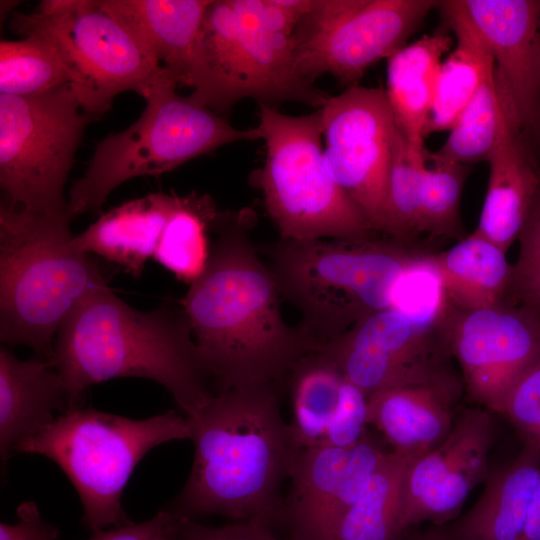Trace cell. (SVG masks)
Here are the masks:
<instances>
[{
	"instance_id": "30bf717a",
	"label": "cell",
	"mask_w": 540,
	"mask_h": 540,
	"mask_svg": "<svg viewBox=\"0 0 540 540\" xmlns=\"http://www.w3.org/2000/svg\"><path fill=\"white\" fill-rule=\"evenodd\" d=\"M10 28L54 47L81 109L92 118L107 112L122 92L143 97L162 70L99 0H44L31 13H13Z\"/></svg>"
},
{
	"instance_id": "277c9868",
	"label": "cell",
	"mask_w": 540,
	"mask_h": 540,
	"mask_svg": "<svg viewBox=\"0 0 540 540\" xmlns=\"http://www.w3.org/2000/svg\"><path fill=\"white\" fill-rule=\"evenodd\" d=\"M69 220L0 204V340L49 360L72 313L106 286L101 268L78 250Z\"/></svg>"
},
{
	"instance_id": "7bdbcfd3",
	"label": "cell",
	"mask_w": 540,
	"mask_h": 540,
	"mask_svg": "<svg viewBox=\"0 0 540 540\" xmlns=\"http://www.w3.org/2000/svg\"><path fill=\"white\" fill-rule=\"evenodd\" d=\"M526 445H530L540 451V420L538 421L531 436L525 440Z\"/></svg>"
},
{
	"instance_id": "7a4b0ae2",
	"label": "cell",
	"mask_w": 540,
	"mask_h": 540,
	"mask_svg": "<svg viewBox=\"0 0 540 540\" xmlns=\"http://www.w3.org/2000/svg\"><path fill=\"white\" fill-rule=\"evenodd\" d=\"M258 381L215 393L194 418V460L171 512L221 515L269 524L279 518L280 488L300 449L280 405V389Z\"/></svg>"
},
{
	"instance_id": "ee69618b",
	"label": "cell",
	"mask_w": 540,
	"mask_h": 540,
	"mask_svg": "<svg viewBox=\"0 0 540 540\" xmlns=\"http://www.w3.org/2000/svg\"><path fill=\"white\" fill-rule=\"evenodd\" d=\"M173 540H176V536H175V538Z\"/></svg>"
},
{
	"instance_id": "8992f818",
	"label": "cell",
	"mask_w": 540,
	"mask_h": 540,
	"mask_svg": "<svg viewBox=\"0 0 540 540\" xmlns=\"http://www.w3.org/2000/svg\"><path fill=\"white\" fill-rule=\"evenodd\" d=\"M164 69L143 96L145 109L127 129L111 133L95 147L67 200L71 219L100 210L110 193L139 176H158L224 145L258 140L255 128L238 129L189 96Z\"/></svg>"
},
{
	"instance_id": "d6a6232c",
	"label": "cell",
	"mask_w": 540,
	"mask_h": 540,
	"mask_svg": "<svg viewBox=\"0 0 540 540\" xmlns=\"http://www.w3.org/2000/svg\"><path fill=\"white\" fill-rule=\"evenodd\" d=\"M429 151L424 140L408 137L398 126L394 137L388 175L390 237L401 244L417 236L421 183Z\"/></svg>"
},
{
	"instance_id": "e575fe53",
	"label": "cell",
	"mask_w": 540,
	"mask_h": 540,
	"mask_svg": "<svg viewBox=\"0 0 540 540\" xmlns=\"http://www.w3.org/2000/svg\"><path fill=\"white\" fill-rule=\"evenodd\" d=\"M448 303L441 277L429 256L415 255L394 288L390 309L421 331L448 334V328L439 327L447 321Z\"/></svg>"
},
{
	"instance_id": "ab89813d",
	"label": "cell",
	"mask_w": 540,
	"mask_h": 540,
	"mask_svg": "<svg viewBox=\"0 0 540 540\" xmlns=\"http://www.w3.org/2000/svg\"><path fill=\"white\" fill-rule=\"evenodd\" d=\"M18 523H0V540H57L60 530L43 521L34 501L20 504L16 510Z\"/></svg>"
},
{
	"instance_id": "d590c367",
	"label": "cell",
	"mask_w": 540,
	"mask_h": 540,
	"mask_svg": "<svg viewBox=\"0 0 540 540\" xmlns=\"http://www.w3.org/2000/svg\"><path fill=\"white\" fill-rule=\"evenodd\" d=\"M519 254L511 265L506 300L540 324V190L518 237Z\"/></svg>"
},
{
	"instance_id": "f35d334b",
	"label": "cell",
	"mask_w": 540,
	"mask_h": 540,
	"mask_svg": "<svg viewBox=\"0 0 540 540\" xmlns=\"http://www.w3.org/2000/svg\"><path fill=\"white\" fill-rule=\"evenodd\" d=\"M179 523L180 517L165 509L141 523L131 521L108 531L93 532L88 540H173Z\"/></svg>"
},
{
	"instance_id": "9c48e42d",
	"label": "cell",
	"mask_w": 540,
	"mask_h": 540,
	"mask_svg": "<svg viewBox=\"0 0 540 540\" xmlns=\"http://www.w3.org/2000/svg\"><path fill=\"white\" fill-rule=\"evenodd\" d=\"M200 43L208 79L203 104L221 116L245 98L274 108L298 102L317 109L330 98L299 77L293 35L264 19L260 0H211Z\"/></svg>"
},
{
	"instance_id": "8fae6325",
	"label": "cell",
	"mask_w": 540,
	"mask_h": 540,
	"mask_svg": "<svg viewBox=\"0 0 540 540\" xmlns=\"http://www.w3.org/2000/svg\"><path fill=\"white\" fill-rule=\"evenodd\" d=\"M71 85L35 96L0 94L2 200L55 220H69L64 187L86 126Z\"/></svg>"
},
{
	"instance_id": "b9f144b4",
	"label": "cell",
	"mask_w": 540,
	"mask_h": 540,
	"mask_svg": "<svg viewBox=\"0 0 540 540\" xmlns=\"http://www.w3.org/2000/svg\"><path fill=\"white\" fill-rule=\"evenodd\" d=\"M405 540H449L443 531L441 530L440 526L434 525L432 528H428L424 531L418 530L415 531L412 529Z\"/></svg>"
},
{
	"instance_id": "9a60e30c",
	"label": "cell",
	"mask_w": 540,
	"mask_h": 540,
	"mask_svg": "<svg viewBox=\"0 0 540 540\" xmlns=\"http://www.w3.org/2000/svg\"><path fill=\"white\" fill-rule=\"evenodd\" d=\"M469 396L503 414L507 396L524 371L540 357V324L509 302L463 311L448 330Z\"/></svg>"
},
{
	"instance_id": "f1b7e54d",
	"label": "cell",
	"mask_w": 540,
	"mask_h": 540,
	"mask_svg": "<svg viewBox=\"0 0 540 540\" xmlns=\"http://www.w3.org/2000/svg\"><path fill=\"white\" fill-rule=\"evenodd\" d=\"M418 456L387 452L365 489L343 517L335 540H405L403 486L410 463Z\"/></svg>"
},
{
	"instance_id": "3957f363",
	"label": "cell",
	"mask_w": 540,
	"mask_h": 540,
	"mask_svg": "<svg viewBox=\"0 0 540 540\" xmlns=\"http://www.w3.org/2000/svg\"><path fill=\"white\" fill-rule=\"evenodd\" d=\"M76 407L92 385L121 377L161 384L188 418L212 400L214 388L180 305L140 311L106 285L59 329L49 359Z\"/></svg>"
},
{
	"instance_id": "4316f807",
	"label": "cell",
	"mask_w": 540,
	"mask_h": 540,
	"mask_svg": "<svg viewBox=\"0 0 540 540\" xmlns=\"http://www.w3.org/2000/svg\"><path fill=\"white\" fill-rule=\"evenodd\" d=\"M453 43L450 34L437 30L388 58L386 95L397 126L412 139L428 135L439 69Z\"/></svg>"
},
{
	"instance_id": "4fadbf2b",
	"label": "cell",
	"mask_w": 540,
	"mask_h": 540,
	"mask_svg": "<svg viewBox=\"0 0 540 540\" xmlns=\"http://www.w3.org/2000/svg\"><path fill=\"white\" fill-rule=\"evenodd\" d=\"M319 110L330 174L374 230L390 237L387 191L397 124L386 91L349 87Z\"/></svg>"
},
{
	"instance_id": "44dd1931",
	"label": "cell",
	"mask_w": 540,
	"mask_h": 540,
	"mask_svg": "<svg viewBox=\"0 0 540 540\" xmlns=\"http://www.w3.org/2000/svg\"><path fill=\"white\" fill-rule=\"evenodd\" d=\"M76 408L49 360H20L0 348V455L8 463L15 448L47 427L60 414Z\"/></svg>"
},
{
	"instance_id": "60d3db41",
	"label": "cell",
	"mask_w": 540,
	"mask_h": 540,
	"mask_svg": "<svg viewBox=\"0 0 540 540\" xmlns=\"http://www.w3.org/2000/svg\"><path fill=\"white\" fill-rule=\"evenodd\" d=\"M523 540H540V480L529 508Z\"/></svg>"
},
{
	"instance_id": "f546056e",
	"label": "cell",
	"mask_w": 540,
	"mask_h": 540,
	"mask_svg": "<svg viewBox=\"0 0 540 540\" xmlns=\"http://www.w3.org/2000/svg\"><path fill=\"white\" fill-rule=\"evenodd\" d=\"M511 127L522 131L512 101L494 71L449 130L446 141L434 153L465 165L487 161L505 131Z\"/></svg>"
},
{
	"instance_id": "8d00e7d4",
	"label": "cell",
	"mask_w": 540,
	"mask_h": 540,
	"mask_svg": "<svg viewBox=\"0 0 540 540\" xmlns=\"http://www.w3.org/2000/svg\"><path fill=\"white\" fill-rule=\"evenodd\" d=\"M527 440L540 420V357L519 377L505 401L503 414Z\"/></svg>"
},
{
	"instance_id": "52a82bcc",
	"label": "cell",
	"mask_w": 540,
	"mask_h": 540,
	"mask_svg": "<svg viewBox=\"0 0 540 540\" xmlns=\"http://www.w3.org/2000/svg\"><path fill=\"white\" fill-rule=\"evenodd\" d=\"M191 438L189 418L174 410L134 420L81 406L57 415L14 454H37L55 462L80 497L83 525L98 532L131 522L121 495L139 461L162 443Z\"/></svg>"
},
{
	"instance_id": "2e32d148",
	"label": "cell",
	"mask_w": 540,
	"mask_h": 540,
	"mask_svg": "<svg viewBox=\"0 0 540 540\" xmlns=\"http://www.w3.org/2000/svg\"><path fill=\"white\" fill-rule=\"evenodd\" d=\"M495 423L484 408L455 416L448 436L409 465L403 486L402 523L407 532L423 522L436 526L457 517L471 491L489 475Z\"/></svg>"
},
{
	"instance_id": "cb8c5ba5",
	"label": "cell",
	"mask_w": 540,
	"mask_h": 540,
	"mask_svg": "<svg viewBox=\"0 0 540 540\" xmlns=\"http://www.w3.org/2000/svg\"><path fill=\"white\" fill-rule=\"evenodd\" d=\"M486 162L487 190L478 226L472 234L506 253L518 239L540 190L539 171L528 154L523 132L517 127L505 131Z\"/></svg>"
},
{
	"instance_id": "7c38bea8",
	"label": "cell",
	"mask_w": 540,
	"mask_h": 540,
	"mask_svg": "<svg viewBox=\"0 0 540 540\" xmlns=\"http://www.w3.org/2000/svg\"><path fill=\"white\" fill-rule=\"evenodd\" d=\"M434 0H313L294 34V66L314 84L331 74L357 86L367 69L389 58L421 26Z\"/></svg>"
},
{
	"instance_id": "ac0fdd59",
	"label": "cell",
	"mask_w": 540,
	"mask_h": 540,
	"mask_svg": "<svg viewBox=\"0 0 540 540\" xmlns=\"http://www.w3.org/2000/svg\"><path fill=\"white\" fill-rule=\"evenodd\" d=\"M484 39L523 133H540V0H458Z\"/></svg>"
},
{
	"instance_id": "83f0119b",
	"label": "cell",
	"mask_w": 540,
	"mask_h": 540,
	"mask_svg": "<svg viewBox=\"0 0 540 540\" xmlns=\"http://www.w3.org/2000/svg\"><path fill=\"white\" fill-rule=\"evenodd\" d=\"M428 256L449 302L463 311L505 302L511 265L506 253L492 242L471 233L450 249Z\"/></svg>"
},
{
	"instance_id": "d6986e66",
	"label": "cell",
	"mask_w": 540,
	"mask_h": 540,
	"mask_svg": "<svg viewBox=\"0 0 540 540\" xmlns=\"http://www.w3.org/2000/svg\"><path fill=\"white\" fill-rule=\"evenodd\" d=\"M287 384L299 448H351L366 436L367 396L318 351L295 365Z\"/></svg>"
},
{
	"instance_id": "7402d4cb",
	"label": "cell",
	"mask_w": 540,
	"mask_h": 540,
	"mask_svg": "<svg viewBox=\"0 0 540 540\" xmlns=\"http://www.w3.org/2000/svg\"><path fill=\"white\" fill-rule=\"evenodd\" d=\"M460 382L387 388L367 398L368 424L375 426L393 451L422 456L450 433Z\"/></svg>"
},
{
	"instance_id": "74e56055",
	"label": "cell",
	"mask_w": 540,
	"mask_h": 540,
	"mask_svg": "<svg viewBox=\"0 0 540 540\" xmlns=\"http://www.w3.org/2000/svg\"><path fill=\"white\" fill-rule=\"evenodd\" d=\"M180 517L176 540H284L262 521H238L223 526H206Z\"/></svg>"
},
{
	"instance_id": "5bb4252c",
	"label": "cell",
	"mask_w": 540,
	"mask_h": 540,
	"mask_svg": "<svg viewBox=\"0 0 540 540\" xmlns=\"http://www.w3.org/2000/svg\"><path fill=\"white\" fill-rule=\"evenodd\" d=\"M446 334L419 330L390 308L371 313L317 350L367 398L384 389L457 382Z\"/></svg>"
},
{
	"instance_id": "ffe728a7",
	"label": "cell",
	"mask_w": 540,
	"mask_h": 540,
	"mask_svg": "<svg viewBox=\"0 0 540 540\" xmlns=\"http://www.w3.org/2000/svg\"><path fill=\"white\" fill-rule=\"evenodd\" d=\"M211 0H99L190 96L203 104L208 79L200 34Z\"/></svg>"
},
{
	"instance_id": "4dcf8cb0",
	"label": "cell",
	"mask_w": 540,
	"mask_h": 540,
	"mask_svg": "<svg viewBox=\"0 0 540 540\" xmlns=\"http://www.w3.org/2000/svg\"><path fill=\"white\" fill-rule=\"evenodd\" d=\"M220 213L209 195H178L153 259L190 285L206 267L211 248L209 233Z\"/></svg>"
},
{
	"instance_id": "ba28073f",
	"label": "cell",
	"mask_w": 540,
	"mask_h": 540,
	"mask_svg": "<svg viewBox=\"0 0 540 540\" xmlns=\"http://www.w3.org/2000/svg\"><path fill=\"white\" fill-rule=\"evenodd\" d=\"M254 128L266 157L251 181L261 190L280 238L376 239L379 233L326 166L319 109L292 116L262 104Z\"/></svg>"
},
{
	"instance_id": "d4e9b609",
	"label": "cell",
	"mask_w": 540,
	"mask_h": 540,
	"mask_svg": "<svg viewBox=\"0 0 540 540\" xmlns=\"http://www.w3.org/2000/svg\"><path fill=\"white\" fill-rule=\"evenodd\" d=\"M177 196L152 193L125 202L74 235L72 242L78 250L99 255L139 277L154 256Z\"/></svg>"
},
{
	"instance_id": "e0dca14e",
	"label": "cell",
	"mask_w": 540,
	"mask_h": 540,
	"mask_svg": "<svg viewBox=\"0 0 540 540\" xmlns=\"http://www.w3.org/2000/svg\"><path fill=\"white\" fill-rule=\"evenodd\" d=\"M386 453L367 435L351 448H300L279 513L290 540H335L343 517Z\"/></svg>"
},
{
	"instance_id": "603a6c76",
	"label": "cell",
	"mask_w": 540,
	"mask_h": 540,
	"mask_svg": "<svg viewBox=\"0 0 540 540\" xmlns=\"http://www.w3.org/2000/svg\"><path fill=\"white\" fill-rule=\"evenodd\" d=\"M539 480L540 451L525 444L513 461L489 472L465 514L440 528L449 540H523Z\"/></svg>"
},
{
	"instance_id": "1f68e13d",
	"label": "cell",
	"mask_w": 540,
	"mask_h": 540,
	"mask_svg": "<svg viewBox=\"0 0 540 540\" xmlns=\"http://www.w3.org/2000/svg\"><path fill=\"white\" fill-rule=\"evenodd\" d=\"M71 85L59 54L44 39L27 36L0 43V94L35 96Z\"/></svg>"
},
{
	"instance_id": "5b68a950",
	"label": "cell",
	"mask_w": 540,
	"mask_h": 540,
	"mask_svg": "<svg viewBox=\"0 0 540 540\" xmlns=\"http://www.w3.org/2000/svg\"><path fill=\"white\" fill-rule=\"evenodd\" d=\"M392 239L280 238L263 246L282 299L316 351L363 317L390 308L394 288L415 257Z\"/></svg>"
},
{
	"instance_id": "6da1fadb",
	"label": "cell",
	"mask_w": 540,
	"mask_h": 540,
	"mask_svg": "<svg viewBox=\"0 0 540 540\" xmlns=\"http://www.w3.org/2000/svg\"><path fill=\"white\" fill-rule=\"evenodd\" d=\"M252 214L221 212L202 274L182 306L214 393L247 383L287 384L315 346L281 313V295L249 237Z\"/></svg>"
},
{
	"instance_id": "f6af8a7d",
	"label": "cell",
	"mask_w": 540,
	"mask_h": 540,
	"mask_svg": "<svg viewBox=\"0 0 540 540\" xmlns=\"http://www.w3.org/2000/svg\"><path fill=\"white\" fill-rule=\"evenodd\" d=\"M539 176H540V171H539Z\"/></svg>"
},
{
	"instance_id": "836d02e7",
	"label": "cell",
	"mask_w": 540,
	"mask_h": 540,
	"mask_svg": "<svg viewBox=\"0 0 540 540\" xmlns=\"http://www.w3.org/2000/svg\"><path fill=\"white\" fill-rule=\"evenodd\" d=\"M428 161L420 189L417 232L418 236L456 237L462 234L460 198L464 182L470 171L465 165L443 159L435 153Z\"/></svg>"
},
{
	"instance_id": "484cf974",
	"label": "cell",
	"mask_w": 540,
	"mask_h": 540,
	"mask_svg": "<svg viewBox=\"0 0 540 540\" xmlns=\"http://www.w3.org/2000/svg\"><path fill=\"white\" fill-rule=\"evenodd\" d=\"M438 7L455 35L456 44L439 69L428 134L450 130L495 71L489 48L458 0L439 1Z\"/></svg>"
}]
</instances>
